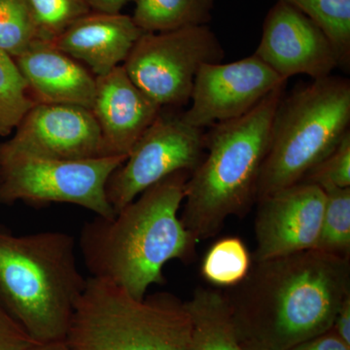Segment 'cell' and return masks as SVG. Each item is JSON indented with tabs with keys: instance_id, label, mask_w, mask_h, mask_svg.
Returning a JSON list of instances; mask_svg holds the SVG:
<instances>
[{
	"instance_id": "cell-1",
	"label": "cell",
	"mask_w": 350,
	"mask_h": 350,
	"mask_svg": "<svg viewBox=\"0 0 350 350\" xmlns=\"http://www.w3.org/2000/svg\"><path fill=\"white\" fill-rule=\"evenodd\" d=\"M230 289L243 350H289L332 329L350 295V258L310 250L255 262Z\"/></svg>"
},
{
	"instance_id": "cell-2",
	"label": "cell",
	"mask_w": 350,
	"mask_h": 350,
	"mask_svg": "<svg viewBox=\"0 0 350 350\" xmlns=\"http://www.w3.org/2000/svg\"><path fill=\"white\" fill-rule=\"evenodd\" d=\"M190 174L178 172L145 190L113 217L96 216L79 236L83 261L91 276L107 280L137 300L163 284L172 260L194 257V237L178 213Z\"/></svg>"
},
{
	"instance_id": "cell-3",
	"label": "cell",
	"mask_w": 350,
	"mask_h": 350,
	"mask_svg": "<svg viewBox=\"0 0 350 350\" xmlns=\"http://www.w3.org/2000/svg\"><path fill=\"white\" fill-rule=\"evenodd\" d=\"M283 83L243 116L204 133L206 154L185 185L184 227L200 241L217 234L228 217L243 216L257 202L258 182L268 153Z\"/></svg>"
},
{
	"instance_id": "cell-4",
	"label": "cell",
	"mask_w": 350,
	"mask_h": 350,
	"mask_svg": "<svg viewBox=\"0 0 350 350\" xmlns=\"http://www.w3.org/2000/svg\"><path fill=\"white\" fill-rule=\"evenodd\" d=\"M87 278L68 232L15 236L0 228V306L36 342L66 340Z\"/></svg>"
},
{
	"instance_id": "cell-5",
	"label": "cell",
	"mask_w": 350,
	"mask_h": 350,
	"mask_svg": "<svg viewBox=\"0 0 350 350\" xmlns=\"http://www.w3.org/2000/svg\"><path fill=\"white\" fill-rule=\"evenodd\" d=\"M350 81L329 75L283 94L271 125L257 200L300 183L349 131Z\"/></svg>"
},
{
	"instance_id": "cell-6",
	"label": "cell",
	"mask_w": 350,
	"mask_h": 350,
	"mask_svg": "<svg viewBox=\"0 0 350 350\" xmlns=\"http://www.w3.org/2000/svg\"><path fill=\"white\" fill-rule=\"evenodd\" d=\"M191 320L174 295L133 298L90 276L71 317L66 342L72 350H189Z\"/></svg>"
},
{
	"instance_id": "cell-7",
	"label": "cell",
	"mask_w": 350,
	"mask_h": 350,
	"mask_svg": "<svg viewBox=\"0 0 350 350\" xmlns=\"http://www.w3.org/2000/svg\"><path fill=\"white\" fill-rule=\"evenodd\" d=\"M126 159L59 160L14 150L0 142V204L62 202L84 207L96 216L113 217L107 184Z\"/></svg>"
},
{
	"instance_id": "cell-8",
	"label": "cell",
	"mask_w": 350,
	"mask_h": 350,
	"mask_svg": "<svg viewBox=\"0 0 350 350\" xmlns=\"http://www.w3.org/2000/svg\"><path fill=\"white\" fill-rule=\"evenodd\" d=\"M225 51L207 25L144 32L122 66L131 81L161 107L191 100L196 75L204 64L221 63Z\"/></svg>"
},
{
	"instance_id": "cell-9",
	"label": "cell",
	"mask_w": 350,
	"mask_h": 350,
	"mask_svg": "<svg viewBox=\"0 0 350 350\" xmlns=\"http://www.w3.org/2000/svg\"><path fill=\"white\" fill-rule=\"evenodd\" d=\"M202 129L163 111L108 179L107 196L115 213L147 189L178 172L192 174L206 151Z\"/></svg>"
},
{
	"instance_id": "cell-10",
	"label": "cell",
	"mask_w": 350,
	"mask_h": 350,
	"mask_svg": "<svg viewBox=\"0 0 350 350\" xmlns=\"http://www.w3.org/2000/svg\"><path fill=\"white\" fill-rule=\"evenodd\" d=\"M286 82L255 54L234 63L202 64L195 77L192 105L181 119L204 130L239 118Z\"/></svg>"
},
{
	"instance_id": "cell-11",
	"label": "cell",
	"mask_w": 350,
	"mask_h": 350,
	"mask_svg": "<svg viewBox=\"0 0 350 350\" xmlns=\"http://www.w3.org/2000/svg\"><path fill=\"white\" fill-rule=\"evenodd\" d=\"M325 200L319 186L297 183L257 200L254 262L314 250Z\"/></svg>"
},
{
	"instance_id": "cell-12",
	"label": "cell",
	"mask_w": 350,
	"mask_h": 350,
	"mask_svg": "<svg viewBox=\"0 0 350 350\" xmlns=\"http://www.w3.org/2000/svg\"><path fill=\"white\" fill-rule=\"evenodd\" d=\"M254 54L284 80L298 75L319 79L338 68L337 54L324 32L282 1H276L267 14Z\"/></svg>"
},
{
	"instance_id": "cell-13",
	"label": "cell",
	"mask_w": 350,
	"mask_h": 350,
	"mask_svg": "<svg viewBox=\"0 0 350 350\" xmlns=\"http://www.w3.org/2000/svg\"><path fill=\"white\" fill-rule=\"evenodd\" d=\"M15 131L4 142L14 150L59 160L100 157V128L87 108L38 103Z\"/></svg>"
},
{
	"instance_id": "cell-14",
	"label": "cell",
	"mask_w": 350,
	"mask_h": 350,
	"mask_svg": "<svg viewBox=\"0 0 350 350\" xmlns=\"http://www.w3.org/2000/svg\"><path fill=\"white\" fill-rule=\"evenodd\" d=\"M91 111L100 128V157H128L163 108L119 66L107 75L96 76Z\"/></svg>"
},
{
	"instance_id": "cell-15",
	"label": "cell",
	"mask_w": 350,
	"mask_h": 350,
	"mask_svg": "<svg viewBox=\"0 0 350 350\" xmlns=\"http://www.w3.org/2000/svg\"><path fill=\"white\" fill-rule=\"evenodd\" d=\"M142 34L130 16L91 12L48 44L87 64L96 77L121 66Z\"/></svg>"
},
{
	"instance_id": "cell-16",
	"label": "cell",
	"mask_w": 350,
	"mask_h": 350,
	"mask_svg": "<svg viewBox=\"0 0 350 350\" xmlns=\"http://www.w3.org/2000/svg\"><path fill=\"white\" fill-rule=\"evenodd\" d=\"M14 59L36 105H75L92 109L96 76L80 62L45 42L36 44Z\"/></svg>"
},
{
	"instance_id": "cell-17",
	"label": "cell",
	"mask_w": 350,
	"mask_h": 350,
	"mask_svg": "<svg viewBox=\"0 0 350 350\" xmlns=\"http://www.w3.org/2000/svg\"><path fill=\"white\" fill-rule=\"evenodd\" d=\"M184 304L191 320L189 350H243L225 294L198 287Z\"/></svg>"
},
{
	"instance_id": "cell-18",
	"label": "cell",
	"mask_w": 350,
	"mask_h": 350,
	"mask_svg": "<svg viewBox=\"0 0 350 350\" xmlns=\"http://www.w3.org/2000/svg\"><path fill=\"white\" fill-rule=\"evenodd\" d=\"M135 4L131 19L144 32L206 25L214 9V0H135Z\"/></svg>"
},
{
	"instance_id": "cell-19",
	"label": "cell",
	"mask_w": 350,
	"mask_h": 350,
	"mask_svg": "<svg viewBox=\"0 0 350 350\" xmlns=\"http://www.w3.org/2000/svg\"><path fill=\"white\" fill-rule=\"evenodd\" d=\"M295 7L312 21L330 41L338 68H350V0H278Z\"/></svg>"
},
{
	"instance_id": "cell-20",
	"label": "cell",
	"mask_w": 350,
	"mask_h": 350,
	"mask_svg": "<svg viewBox=\"0 0 350 350\" xmlns=\"http://www.w3.org/2000/svg\"><path fill=\"white\" fill-rule=\"evenodd\" d=\"M252 267L245 243L238 237L221 239L211 245L202 260L200 273L209 284L232 288L243 282Z\"/></svg>"
},
{
	"instance_id": "cell-21",
	"label": "cell",
	"mask_w": 350,
	"mask_h": 350,
	"mask_svg": "<svg viewBox=\"0 0 350 350\" xmlns=\"http://www.w3.org/2000/svg\"><path fill=\"white\" fill-rule=\"evenodd\" d=\"M325 207L314 250L350 258V187L326 186Z\"/></svg>"
},
{
	"instance_id": "cell-22",
	"label": "cell",
	"mask_w": 350,
	"mask_h": 350,
	"mask_svg": "<svg viewBox=\"0 0 350 350\" xmlns=\"http://www.w3.org/2000/svg\"><path fill=\"white\" fill-rule=\"evenodd\" d=\"M12 57L0 51V137H8L36 105Z\"/></svg>"
},
{
	"instance_id": "cell-23",
	"label": "cell",
	"mask_w": 350,
	"mask_h": 350,
	"mask_svg": "<svg viewBox=\"0 0 350 350\" xmlns=\"http://www.w3.org/2000/svg\"><path fill=\"white\" fill-rule=\"evenodd\" d=\"M42 42L29 0H0V51L13 59Z\"/></svg>"
},
{
	"instance_id": "cell-24",
	"label": "cell",
	"mask_w": 350,
	"mask_h": 350,
	"mask_svg": "<svg viewBox=\"0 0 350 350\" xmlns=\"http://www.w3.org/2000/svg\"><path fill=\"white\" fill-rule=\"evenodd\" d=\"M42 42L49 43L76 21L93 12L86 0H29Z\"/></svg>"
},
{
	"instance_id": "cell-25",
	"label": "cell",
	"mask_w": 350,
	"mask_h": 350,
	"mask_svg": "<svg viewBox=\"0 0 350 350\" xmlns=\"http://www.w3.org/2000/svg\"><path fill=\"white\" fill-rule=\"evenodd\" d=\"M300 183L314 184L320 188L350 187V131L328 156L306 174Z\"/></svg>"
},
{
	"instance_id": "cell-26",
	"label": "cell",
	"mask_w": 350,
	"mask_h": 350,
	"mask_svg": "<svg viewBox=\"0 0 350 350\" xmlns=\"http://www.w3.org/2000/svg\"><path fill=\"white\" fill-rule=\"evenodd\" d=\"M34 344L25 329L0 306V350H27Z\"/></svg>"
},
{
	"instance_id": "cell-27",
	"label": "cell",
	"mask_w": 350,
	"mask_h": 350,
	"mask_svg": "<svg viewBox=\"0 0 350 350\" xmlns=\"http://www.w3.org/2000/svg\"><path fill=\"white\" fill-rule=\"evenodd\" d=\"M289 350H350V345L345 344L332 329L320 334L317 337L295 345Z\"/></svg>"
},
{
	"instance_id": "cell-28",
	"label": "cell",
	"mask_w": 350,
	"mask_h": 350,
	"mask_svg": "<svg viewBox=\"0 0 350 350\" xmlns=\"http://www.w3.org/2000/svg\"><path fill=\"white\" fill-rule=\"evenodd\" d=\"M332 330L335 332L345 344L350 345V295L342 301L338 308Z\"/></svg>"
},
{
	"instance_id": "cell-29",
	"label": "cell",
	"mask_w": 350,
	"mask_h": 350,
	"mask_svg": "<svg viewBox=\"0 0 350 350\" xmlns=\"http://www.w3.org/2000/svg\"><path fill=\"white\" fill-rule=\"evenodd\" d=\"M90 8L94 12L100 13H120L126 4L135 0H86Z\"/></svg>"
},
{
	"instance_id": "cell-30",
	"label": "cell",
	"mask_w": 350,
	"mask_h": 350,
	"mask_svg": "<svg viewBox=\"0 0 350 350\" xmlns=\"http://www.w3.org/2000/svg\"><path fill=\"white\" fill-rule=\"evenodd\" d=\"M27 350H72L66 340H57L51 342H36Z\"/></svg>"
}]
</instances>
